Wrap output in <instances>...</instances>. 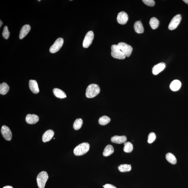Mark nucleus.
Segmentation results:
<instances>
[{
    "label": "nucleus",
    "instance_id": "nucleus-1",
    "mask_svg": "<svg viewBox=\"0 0 188 188\" xmlns=\"http://www.w3.org/2000/svg\"><path fill=\"white\" fill-rule=\"evenodd\" d=\"M100 91V87L98 85L94 84H90L86 89V97L89 98H94L99 94Z\"/></svg>",
    "mask_w": 188,
    "mask_h": 188
},
{
    "label": "nucleus",
    "instance_id": "nucleus-2",
    "mask_svg": "<svg viewBox=\"0 0 188 188\" xmlns=\"http://www.w3.org/2000/svg\"><path fill=\"white\" fill-rule=\"evenodd\" d=\"M89 149V144L88 142H83L79 144L75 148L74 153L76 156L82 155L88 152Z\"/></svg>",
    "mask_w": 188,
    "mask_h": 188
},
{
    "label": "nucleus",
    "instance_id": "nucleus-3",
    "mask_svg": "<svg viewBox=\"0 0 188 188\" xmlns=\"http://www.w3.org/2000/svg\"><path fill=\"white\" fill-rule=\"evenodd\" d=\"M48 179L49 176L46 172L43 171L39 173L37 178V185L39 188H44Z\"/></svg>",
    "mask_w": 188,
    "mask_h": 188
},
{
    "label": "nucleus",
    "instance_id": "nucleus-4",
    "mask_svg": "<svg viewBox=\"0 0 188 188\" xmlns=\"http://www.w3.org/2000/svg\"><path fill=\"white\" fill-rule=\"evenodd\" d=\"M111 55L114 58L118 59H125L126 56L122 52L117 45H112L111 47Z\"/></svg>",
    "mask_w": 188,
    "mask_h": 188
},
{
    "label": "nucleus",
    "instance_id": "nucleus-5",
    "mask_svg": "<svg viewBox=\"0 0 188 188\" xmlns=\"http://www.w3.org/2000/svg\"><path fill=\"white\" fill-rule=\"evenodd\" d=\"M120 50L126 57H129L131 55L133 49L130 45L125 43H119L117 45Z\"/></svg>",
    "mask_w": 188,
    "mask_h": 188
},
{
    "label": "nucleus",
    "instance_id": "nucleus-6",
    "mask_svg": "<svg viewBox=\"0 0 188 188\" xmlns=\"http://www.w3.org/2000/svg\"><path fill=\"white\" fill-rule=\"evenodd\" d=\"M64 39L62 38L57 39L49 49V51L51 53H56L60 50L64 44Z\"/></svg>",
    "mask_w": 188,
    "mask_h": 188
},
{
    "label": "nucleus",
    "instance_id": "nucleus-7",
    "mask_svg": "<svg viewBox=\"0 0 188 188\" xmlns=\"http://www.w3.org/2000/svg\"><path fill=\"white\" fill-rule=\"evenodd\" d=\"M94 37V33L92 31H89L87 33L83 41V47L85 48H88L91 44Z\"/></svg>",
    "mask_w": 188,
    "mask_h": 188
},
{
    "label": "nucleus",
    "instance_id": "nucleus-8",
    "mask_svg": "<svg viewBox=\"0 0 188 188\" xmlns=\"http://www.w3.org/2000/svg\"><path fill=\"white\" fill-rule=\"evenodd\" d=\"M181 20V15H178L174 17L171 20L168 26V28L170 30H173L176 28L179 25Z\"/></svg>",
    "mask_w": 188,
    "mask_h": 188
},
{
    "label": "nucleus",
    "instance_id": "nucleus-9",
    "mask_svg": "<svg viewBox=\"0 0 188 188\" xmlns=\"http://www.w3.org/2000/svg\"><path fill=\"white\" fill-rule=\"evenodd\" d=\"M1 133L3 137L7 141H10L12 137V132L8 126H3L1 128Z\"/></svg>",
    "mask_w": 188,
    "mask_h": 188
},
{
    "label": "nucleus",
    "instance_id": "nucleus-10",
    "mask_svg": "<svg viewBox=\"0 0 188 188\" xmlns=\"http://www.w3.org/2000/svg\"><path fill=\"white\" fill-rule=\"evenodd\" d=\"M117 20L119 24L124 25L127 23L128 20V16L127 14L125 12H120L118 14Z\"/></svg>",
    "mask_w": 188,
    "mask_h": 188
},
{
    "label": "nucleus",
    "instance_id": "nucleus-11",
    "mask_svg": "<svg viewBox=\"0 0 188 188\" xmlns=\"http://www.w3.org/2000/svg\"><path fill=\"white\" fill-rule=\"evenodd\" d=\"M165 63L161 62L155 65L152 68V73L154 75H157L165 68Z\"/></svg>",
    "mask_w": 188,
    "mask_h": 188
},
{
    "label": "nucleus",
    "instance_id": "nucleus-12",
    "mask_svg": "<svg viewBox=\"0 0 188 188\" xmlns=\"http://www.w3.org/2000/svg\"><path fill=\"white\" fill-rule=\"evenodd\" d=\"M38 116L35 114H28L25 118V120L28 123L35 124L39 121Z\"/></svg>",
    "mask_w": 188,
    "mask_h": 188
},
{
    "label": "nucleus",
    "instance_id": "nucleus-13",
    "mask_svg": "<svg viewBox=\"0 0 188 188\" xmlns=\"http://www.w3.org/2000/svg\"><path fill=\"white\" fill-rule=\"evenodd\" d=\"M126 140H127V138L125 136H112L111 139V141L112 142L118 144L125 143L126 141Z\"/></svg>",
    "mask_w": 188,
    "mask_h": 188
},
{
    "label": "nucleus",
    "instance_id": "nucleus-14",
    "mask_svg": "<svg viewBox=\"0 0 188 188\" xmlns=\"http://www.w3.org/2000/svg\"><path fill=\"white\" fill-rule=\"evenodd\" d=\"M31 27L30 25H24L21 29L20 33L19 38L21 39L25 38L30 31Z\"/></svg>",
    "mask_w": 188,
    "mask_h": 188
},
{
    "label": "nucleus",
    "instance_id": "nucleus-15",
    "mask_svg": "<svg viewBox=\"0 0 188 188\" xmlns=\"http://www.w3.org/2000/svg\"><path fill=\"white\" fill-rule=\"evenodd\" d=\"M29 87L30 90L33 94H37L39 91L38 85L36 81L30 80L29 81Z\"/></svg>",
    "mask_w": 188,
    "mask_h": 188
},
{
    "label": "nucleus",
    "instance_id": "nucleus-16",
    "mask_svg": "<svg viewBox=\"0 0 188 188\" xmlns=\"http://www.w3.org/2000/svg\"><path fill=\"white\" fill-rule=\"evenodd\" d=\"M54 135V132L53 130H47L43 134L42 140L44 142H45L50 141L52 139Z\"/></svg>",
    "mask_w": 188,
    "mask_h": 188
},
{
    "label": "nucleus",
    "instance_id": "nucleus-17",
    "mask_svg": "<svg viewBox=\"0 0 188 188\" xmlns=\"http://www.w3.org/2000/svg\"><path fill=\"white\" fill-rule=\"evenodd\" d=\"M181 82L179 80H174L172 81L170 84V89L173 91H176L181 88Z\"/></svg>",
    "mask_w": 188,
    "mask_h": 188
},
{
    "label": "nucleus",
    "instance_id": "nucleus-18",
    "mask_svg": "<svg viewBox=\"0 0 188 188\" xmlns=\"http://www.w3.org/2000/svg\"><path fill=\"white\" fill-rule=\"evenodd\" d=\"M134 28L136 32L138 33H142L144 32V28L141 22L137 21L134 23Z\"/></svg>",
    "mask_w": 188,
    "mask_h": 188
},
{
    "label": "nucleus",
    "instance_id": "nucleus-19",
    "mask_svg": "<svg viewBox=\"0 0 188 188\" xmlns=\"http://www.w3.org/2000/svg\"><path fill=\"white\" fill-rule=\"evenodd\" d=\"M53 94L57 97L63 99L66 98V95L62 90L58 88H54L53 90Z\"/></svg>",
    "mask_w": 188,
    "mask_h": 188
},
{
    "label": "nucleus",
    "instance_id": "nucleus-20",
    "mask_svg": "<svg viewBox=\"0 0 188 188\" xmlns=\"http://www.w3.org/2000/svg\"><path fill=\"white\" fill-rule=\"evenodd\" d=\"M114 152V148L110 145L107 146L104 150L103 155L104 156H108L111 155Z\"/></svg>",
    "mask_w": 188,
    "mask_h": 188
},
{
    "label": "nucleus",
    "instance_id": "nucleus-21",
    "mask_svg": "<svg viewBox=\"0 0 188 188\" xmlns=\"http://www.w3.org/2000/svg\"><path fill=\"white\" fill-rule=\"evenodd\" d=\"M166 159L169 163L175 165L177 163V159L175 155L171 153H168L166 154L165 156Z\"/></svg>",
    "mask_w": 188,
    "mask_h": 188
},
{
    "label": "nucleus",
    "instance_id": "nucleus-22",
    "mask_svg": "<svg viewBox=\"0 0 188 188\" xmlns=\"http://www.w3.org/2000/svg\"><path fill=\"white\" fill-rule=\"evenodd\" d=\"M150 25L152 28L153 29H157L159 25V21L155 17H152L150 19Z\"/></svg>",
    "mask_w": 188,
    "mask_h": 188
},
{
    "label": "nucleus",
    "instance_id": "nucleus-23",
    "mask_svg": "<svg viewBox=\"0 0 188 188\" xmlns=\"http://www.w3.org/2000/svg\"><path fill=\"white\" fill-rule=\"evenodd\" d=\"M110 120V118L108 116H103L99 118V123L102 126L106 125L109 123Z\"/></svg>",
    "mask_w": 188,
    "mask_h": 188
},
{
    "label": "nucleus",
    "instance_id": "nucleus-24",
    "mask_svg": "<svg viewBox=\"0 0 188 188\" xmlns=\"http://www.w3.org/2000/svg\"><path fill=\"white\" fill-rule=\"evenodd\" d=\"M9 87L5 83H3L0 86V94L5 95L7 94L9 90Z\"/></svg>",
    "mask_w": 188,
    "mask_h": 188
},
{
    "label": "nucleus",
    "instance_id": "nucleus-25",
    "mask_svg": "<svg viewBox=\"0 0 188 188\" xmlns=\"http://www.w3.org/2000/svg\"><path fill=\"white\" fill-rule=\"evenodd\" d=\"M133 150V146L130 142H126L124 143L123 150L126 153H131Z\"/></svg>",
    "mask_w": 188,
    "mask_h": 188
},
{
    "label": "nucleus",
    "instance_id": "nucleus-26",
    "mask_svg": "<svg viewBox=\"0 0 188 188\" xmlns=\"http://www.w3.org/2000/svg\"><path fill=\"white\" fill-rule=\"evenodd\" d=\"M83 123V120L81 118H78L75 120L73 124V128L75 130H78L82 127Z\"/></svg>",
    "mask_w": 188,
    "mask_h": 188
},
{
    "label": "nucleus",
    "instance_id": "nucleus-27",
    "mask_svg": "<svg viewBox=\"0 0 188 188\" xmlns=\"http://www.w3.org/2000/svg\"><path fill=\"white\" fill-rule=\"evenodd\" d=\"M118 169L120 172H126L130 171L131 169V165L123 164L119 166Z\"/></svg>",
    "mask_w": 188,
    "mask_h": 188
},
{
    "label": "nucleus",
    "instance_id": "nucleus-28",
    "mask_svg": "<svg viewBox=\"0 0 188 188\" xmlns=\"http://www.w3.org/2000/svg\"><path fill=\"white\" fill-rule=\"evenodd\" d=\"M156 138V136L154 132H151L148 136V143L151 144L155 141Z\"/></svg>",
    "mask_w": 188,
    "mask_h": 188
},
{
    "label": "nucleus",
    "instance_id": "nucleus-29",
    "mask_svg": "<svg viewBox=\"0 0 188 188\" xmlns=\"http://www.w3.org/2000/svg\"><path fill=\"white\" fill-rule=\"evenodd\" d=\"M9 32L8 30V28L7 26L4 27L3 31L2 33L3 36L5 39H8L9 36Z\"/></svg>",
    "mask_w": 188,
    "mask_h": 188
},
{
    "label": "nucleus",
    "instance_id": "nucleus-30",
    "mask_svg": "<svg viewBox=\"0 0 188 188\" xmlns=\"http://www.w3.org/2000/svg\"><path fill=\"white\" fill-rule=\"evenodd\" d=\"M143 3L149 7H153L155 5V2L153 0H143Z\"/></svg>",
    "mask_w": 188,
    "mask_h": 188
},
{
    "label": "nucleus",
    "instance_id": "nucleus-31",
    "mask_svg": "<svg viewBox=\"0 0 188 188\" xmlns=\"http://www.w3.org/2000/svg\"><path fill=\"white\" fill-rule=\"evenodd\" d=\"M104 188H117L114 186L110 184H106L104 185Z\"/></svg>",
    "mask_w": 188,
    "mask_h": 188
},
{
    "label": "nucleus",
    "instance_id": "nucleus-32",
    "mask_svg": "<svg viewBox=\"0 0 188 188\" xmlns=\"http://www.w3.org/2000/svg\"><path fill=\"white\" fill-rule=\"evenodd\" d=\"M3 188H13V187L11 186H7L5 187H3Z\"/></svg>",
    "mask_w": 188,
    "mask_h": 188
},
{
    "label": "nucleus",
    "instance_id": "nucleus-33",
    "mask_svg": "<svg viewBox=\"0 0 188 188\" xmlns=\"http://www.w3.org/2000/svg\"><path fill=\"white\" fill-rule=\"evenodd\" d=\"M183 1L186 4H188V0H184Z\"/></svg>",
    "mask_w": 188,
    "mask_h": 188
},
{
    "label": "nucleus",
    "instance_id": "nucleus-34",
    "mask_svg": "<svg viewBox=\"0 0 188 188\" xmlns=\"http://www.w3.org/2000/svg\"><path fill=\"white\" fill-rule=\"evenodd\" d=\"M0 23H1V24H0V27H1L2 26V25H3V23L2 21L1 20L0 21Z\"/></svg>",
    "mask_w": 188,
    "mask_h": 188
},
{
    "label": "nucleus",
    "instance_id": "nucleus-35",
    "mask_svg": "<svg viewBox=\"0 0 188 188\" xmlns=\"http://www.w3.org/2000/svg\"><path fill=\"white\" fill-rule=\"evenodd\" d=\"M40 1V0H39V1Z\"/></svg>",
    "mask_w": 188,
    "mask_h": 188
}]
</instances>
